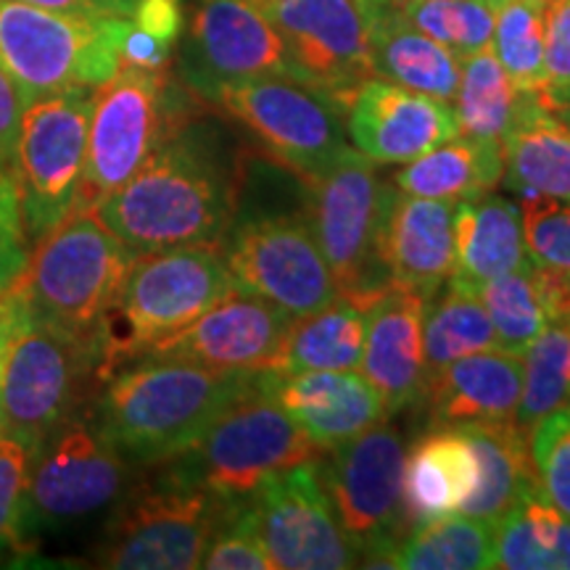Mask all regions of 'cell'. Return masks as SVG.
Segmentation results:
<instances>
[{"instance_id": "8", "label": "cell", "mask_w": 570, "mask_h": 570, "mask_svg": "<svg viewBox=\"0 0 570 570\" xmlns=\"http://www.w3.org/2000/svg\"><path fill=\"white\" fill-rule=\"evenodd\" d=\"M6 327L0 356V436L17 439L32 452L69 417L80 377L92 370V354L13 309L0 294Z\"/></svg>"}, {"instance_id": "55", "label": "cell", "mask_w": 570, "mask_h": 570, "mask_svg": "<svg viewBox=\"0 0 570 570\" xmlns=\"http://www.w3.org/2000/svg\"><path fill=\"white\" fill-rule=\"evenodd\" d=\"M3 344H6V341H3ZM3 344H0V356H3Z\"/></svg>"}, {"instance_id": "51", "label": "cell", "mask_w": 570, "mask_h": 570, "mask_svg": "<svg viewBox=\"0 0 570 570\" xmlns=\"http://www.w3.org/2000/svg\"><path fill=\"white\" fill-rule=\"evenodd\" d=\"M554 114H558V117L562 119V122H566V125L570 127V106H566V109H558Z\"/></svg>"}, {"instance_id": "44", "label": "cell", "mask_w": 570, "mask_h": 570, "mask_svg": "<svg viewBox=\"0 0 570 570\" xmlns=\"http://www.w3.org/2000/svg\"><path fill=\"white\" fill-rule=\"evenodd\" d=\"M35 452L21 441L0 436V547L19 541L21 504Z\"/></svg>"}, {"instance_id": "4", "label": "cell", "mask_w": 570, "mask_h": 570, "mask_svg": "<svg viewBox=\"0 0 570 570\" xmlns=\"http://www.w3.org/2000/svg\"><path fill=\"white\" fill-rule=\"evenodd\" d=\"M235 291L219 246L138 254L122 294L92 341V373L109 381Z\"/></svg>"}, {"instance_id": "22", "label": "cell", "mask_w": 570, "mask_h": 570, "mask_svg": "<svg viewBox=\"0 0 570 570\" xmlns=\"http://www.w3.org/2000/svg\"><path fill=\"white\" fill-rule=\"evenodd\" d=\"M259 383L323 452L360 436L386 417L377 391L365 375L352 370L259 373Z\"/></svg>"}, {"instance_id": "57", "label": "cell", "mask_w": 570, "mask_h": 570, "mask_svg": "<svg viewBox=\"0 0 570 570\" xmlns=\"http://www.w3.org/2000/svg\"><path fill=\"white\" fill-rule=\"evenodd\" d=\"M562 109H566V106H562Z\"/></svg>"}, {"instance_id": "25", "label": "cell", "mask_w": 570, "mask_h": 570, "mask_svg": "<svg viewBox=\"0 0 570 570\" xmlns=\"http://www.w3.org/2000/svg\"><path fill=\"white\" fill-rule=\"evenodd\" d=\"M479 483V458L458 425H431L407 452L402 510L407 529L460 512Z\"/></svg>"}, {"instance_id": "30", "label": "cell", "mask_w": 570, "mask_h": 570, "mask_svg": "<svg viewBox=\"0 0 570 570\" xmlns=\"http://www.w3.org/2000/svg\"><path fill=\"white\" fill-rule=\"evenodd\" d=\"M402 194L433 202H468L494 190L504 180L502 142L458 135L417 159L402 164L391 177Z\"/></svg>"}, {"instance_id": "18", "label": "cell", "mask_w": 570, "mask_h": 570, "mask_svg": "<svg viewBox=\"0 0 570 570\" xmlns=\"http://www.w3.org/2000/svg\"><path fill=\"white\" fill-rule=\"evenodd\" d=\"M180 75L198 98L212 101L227 82L291 77L281 35L254 0H194Z\"/></svg>"}, {"instance_id": "40", "label": "cell", "mask_w": 570, "mask_h": 570, "mask_svg": "<svg viewBox=\"0 0 570 570\" xmlns=\"http://www.w3.org/2000/svg\"><path fill=\"white\" fill-rule=\"evenodd\" d=\"M531 454L541 494L570 518V402L531 428Z\"/></svg>"}, {"instance_id": "12", "label": "cell", "mask_w": 570, "mask_h": 570, "mask_svg": "<svg viewBox=\"0 0 570 570\" xmlns=\"http://www.w3.org/2000/svg\"><path fill=\"white\" fill-rule=\"evenodd\" d=\"M404 452L399 428L381 420L331 449V462L320 465L333 510L365 568H389L391 552L410 531L402 510Z\"/></svg>"}, {"instance_id": "31", "label": "cell", "mask_w": 570, "mask_h": 570, "mask_svg": "<svg viewBox=\"0 0 570 570\" xmlns=\"http://www.w3.org/2000/svg\"><path fill=\"white\" fill-rule=\"evenodd\" d=\"M365 306L338 294L323 309L294 317L269 373L356 370L362 362V352H365Z\"/></svg>"}, {"instance_id": "2", "label": "cell", "mask_w": 570, "mask_h": 570, "mask_svg": "<svg viewBox=\"0 0 570 570\" xmlns=\"http://www.w3.org/2000/svg\"><path fill=\"white\" fill-rule=\"evenodd\" d=\"M254 377L146 356L106 381L96 423L125 460L159 465L194 449L219 412L254 386Z\"/></svg>"}, {"instance_id": "37", "label": "cell", "mask_w": 570, "mask_h": 570, "mask_svg": "<svg viewBox=\"0 0 570 570\" xmlns=\"http://www.w3.org/2000/svg\"><path fill=\"white\" fill-rule=\"evenodd\" d=\"M570 402V323H550L523 354V394L515 423L531 428Z\"/></svg>"}, {"instance_id": "19", "label": "cell", "mask_w": 570, "mask_h": 570, "mask_svg": "<svg viewBox=\"0 0 570 570\" xmlns=\"http://www.w3.org/2000/svg\"><path fill=\"white\" fill-rule=\"evenodd\" d=\"M291 323L294 317L275 304L235 291L146 356L196 362L219 373H269Z\"/></svg>"}, {"instance_id": "6", "label": "cell", "mask_w": 570, "mask_h": 570, "mask_svg": "<svg viewBox=\"0 0 570 570\" xmlns=\"http://www.w3.org/2000/svg\"><path fill=\"white\" fill-rule=\"evenodd\" d=\"M320 446L262 389L259 373L219 417L206 428L194 449L169 460V468L227 504L248 502L262 483L285 468L317 460Z\"/></svg>"}, {"instance_id": "16", "label": "cell", "mask_w": 570, "mask_h": 570, "mask_svg": "<svg viewBox=\"0 0 570 570\" xmlns=\"http://www.w3.org/2000/svg\"><path fill=\"white\" fill-rule=\"evenodd\" d=\"M256 6L281 35L291 77L346 111L354 92L375 77L365 6L360 0H262Z\"/></svg>"}, {"instance_id": "21", "label": "cell", "mask_w": 570, "mask_h": 570, "mask_svg": "<svg viewBox=\"0 0 570 570\" xmlns=\"http://www.w3.org/2000/svg\"><path fill=\"white\" fill-rule=\"evenodd\" d=\"M454 202L407 196L389 183L377 230V259L394 288H415L431 296L458 265Z\"/></svg>"}, {"instance_id": "20", "label": "cell", "mask_w": 570, "mask_h": 570, "mask_svg": "<svg viewBox=\"0 0 570 570\" xmlns=\"http://www.w3.org/2000/svg\"><path fill=\"white\" fill-rule=\"evenodd\" d=\"M346 135L375 164H407L458 138L452 104L370 77L346 106Z\"/></svg>"}, {"instance_id": "41", "label": "cell", "mask_w": 570, "mask_h": 570, "mask_svg": "<svg viewBox=\"0 0 570 570\" xmlns=\"http://www.w3.org/2000/svg\"><path fill=\"white\" fill-rule=\"evenodd\" d=\"M202 568L209 570H275L265 541L256 531L252 504H227L217 531L206 547Z\"/></svg>"}, {"instance_id": "26", "label": "cell", "mask_w": 570, "mask_h": 570, "mask_svg": "<svg viewBox=\"0 0 570 570\" xmlns=\"http://www.w3.org/2000/svg\"><path fill=\"white\" fill-rule=\"evenodd\" d=\"M454 248L458 265L446 283L468 294H479L483 285L499 275L529 267L531 256L523 238L520 204L497 196L494 190L458 202Z\"/></svg>"}, {"instance_id": "54", "label": "cell", "mask_w": 570, "mask_h": 570, "mask_svg": "<svg viewBox=\"0 0 570 570\" xmlns=\"http://www.w3.org/2000/svg\"><path fill=\"white\" fill-rule=\"evenodd\" d=\"M3 341H6V327L0 323V344H3Z\"/></svg>"}, {"instance_id": "33", "label": "cell", "mask_w": 570, "mask_h": 570, "mask_svg": "<svg viewBox=\"0 0 570 570\" xmlns=\"http://www.w3.org/2000/svg\"><path fill=\"white\" fill-rule=\"evenodd\" d=\"M399 570H487L494 568V525L462 512L428 520L404 533L389 558Z\"/></svg>"}, {"instance_id": "17", "label": "cell", "mask_w": 570, "mask_h": 570, "mask_svg": "<svg viewBox=\"0 0 570 570\" xmlns=\"http://www.w3.org/2000/svg\"><path fill=\"white\" fill-rule=\"evenodd\" d=\"M248 504L275 570L360 568V552L325 491L320 460L275 473Z\"/></svg>"}, {"instance_id": "3", "label": "cell", "mask_w": 570, "mask_h": 570, "mask_svg": "<svg viewBox=\"0 0 570 570\" xmlns=\"http://www.w3.org/2000/svg\"><path fill=\"white\" fill-rule=\"evenodd\" d=\"M138 259L90 206H77L35 244L21 275L3 296L35 323L53 327L85 348L122 294Z\"/></svg>"}, {"instance_id": "38", "label": "cell", "mask_w": 570, "mask_h": 570, "mask_svg": "<svg viewBox=\"0 0 570 570\" xmlns=\"http://www.w3.org/2000/svg\"><path fill=\"white\" fill-rule=\"evenodd\" d=\"M475 296L481 298L483 309L489 312L499 352L523 356L533 341L544 333V327L550 325L537 288H533L531 265L494 277Z\"/></svg>"}, {"instance_id": "1", "label": "cell", "mask_w": 570, "mask_h": 570, "mask_svg": "<svg viewBox=\"0 0 570 570\" xmlns=\"http://www.w3.org/2000/svg\"><path fill=\"white\" fill-rule=\"evenodd\" d=\"M238 180L212 140L180 127L125 185L104 196L96 217L135 254L223 246L235 225Z\"/></svg>"}, {"instance_id": "35", "label": "cell", "mask_w": 570, "mask_h": 570, "mask_svg": "<svg viewBox=\"0 0 570 570\" xmlns=\"http://www.w3.org/2000/svg\"><path fill=\"white\" fill-rule=\"evenodd\" d=\"M518 101L520 92L491 48L460 61V88L452 101L460 119V135L502 142Z\"/></svg>"}, {"instance_id": "36", "label": "cell", "mask_w": 570, "mask_h": 570, "mask_svg": "<svg viewBox=\"0 0 570 570\" xmlns=\"http://www.w3.org/2000/svg\"><path fill=\"white\" fill-rule=\"evenodd\" d=\"M491 51L518 92L544 88V0H497Z\"/></svg>"}, {"instance_id": "29", "label": "cell", "mask_w": 570, "mask_h": 570, "mask_svg": "<svg viewBox=\"0 0 570 570\" xmlns=\"http://www.w3.org/2000/svg\"><path fill=\"white\" fill-rule=\"evenodd\" d=\"M479 458V483L460 512L497 525L529 491L539 489L531 431L515 420L458 425Z\"/></svg>"}, {"instance_id": "47", "label": "cell", "mask_w": 570, "mask_h": 570, "mask_svg": "<svg viewBox=\"0 0 570 570\" xmlns=\"http://www.w3.org/2000/svg\"><path fill=\"white\" fill-rule=\"evenodd\" d=\"M531 281L550 323H570V273L531 262Z\"/></svg>"}, {"instance_id": "39", "label": "cell", "mask_w": 570, "mask_h": 570, "mask_svg": "<svg viewBox=\"0 0 570 570\" xmlns=\"http://www.w3.org/2000/svg\"><path fill=\"white\" fill-rule=\"evenodd\" d=\"M399 9L420 32L449 48L460 61L487 51L494 40L497 17L489 0H410Z\"/></svg>"}, {"instance_id": "52", "label": "cell", "mask_w": 570, "mask_h": 570, "mask_svg": "<svg viewBox=\"0 0 570 570\" xmlns=\"http://www.w3.org/2000/svg\"><path fill=\"white\" fill-rule=\"evenodd\" d=\"M362 6H375V3H386V0H360Z\"/></svg>"}, {"instance_id": "43", "label": "cell", "mask_w": 570, "mask_h": 570, "mask_svg": "<svg viewBox=\"0 0 570 570\" xmlns=\"http://www.w3.org/2000/svg\"><path fill=\"white\" fill-rule=\"evenodd\" d=\"M552 111L570 106V0H544V88Z\"/></svg>"}, {"instance_id": "56", "label": "cell", "mask_w": 570, "mask_h": 570, "mask_svg": "<svg viewBox=\"0 0 570 570\" xmlns=\"http://www.w3.org/2000/svg\"><path fill=\"white\" fill-rule=\"evenodd\" d=\"M254 3H262V0H254Z\"/></svg>"}, {"instance_id": "32", "label": "cell", "mask_w": 570, "mask_h": 570, "mask_svg": "<svg viewBox=\"0 0 570 570\" xmlns=\"http://www.w3.org/2000/svg\"><path fill=\"white\" fill-rule=\"evenodd\" d=\"M494 568L570 570V518L533 489L494 525Z\"/></svg>"}, {"instance_id": "14", "label": "cell", "mask_w": 570, "mask_h": 570, "mask_svg": "<svg viewBox=\"0 0 570 570\" xmlns=\"http://www.w3.org/2000/svg\"><path fill=\"white\" fill-rule=\"evenodd\" d=\"M125 481L127 462L96 417H67L35 452L21 525L59 529L96 515L117 502Z\"/></svg>"}, {"instance_id": "50", "label": "cell", "mask_w": 570, "mask_h": 570, "mask_svg": "<svg viewBox=\"0 0 570 570\" xmlns=\"http://www.w3.org/2000/svg\"><path fill=\"white\" fill-rule=\"evenodd\" d=\"M21 3L38 6V9L82 13V17H119L130 19L138 0H21Z\"/></svg>"}, {"instance_id": "13", "label": "cell", "mask_w": 570, "mask_h": 570, "mask_svg": "<svg viewBox=\"0 0 570 570\" xmlns=\"http://www.w3.org/2000/svg\"><path fill=\"white\" fill-rule=\"evenodd\" d=\"M212 104L244 125L275 161L309 180L346 148L344 109L294 77L227 82Z\"/></svg>"}, {"instance_id": "24", "label": "cell", "mask_w": 570, "mask_h": 570, "mask_svg": "<svg viewBox=\"0 0 570 570\" xmlns=\"http://www.w3.org/2000/svg\"><path fill=\"white\" fill-rule=\"evenodd\" d=\"M523 394V356L475 352L425 377L420 404L431 425H465L515 420Z\"/></svg>"}, {"instance_id": "53", "label": "cell", "mask_w": 570, "mask_h": 570, "mask_svg": "<svg viewBox=\"0 0 570 570\" xmlns=\"http://www.w3.org/2000/svg\"><path fill=\"white\" fill-rule=\"evenodd\" d=\"M389 3H396V6H402V3H410V0H389ZM489 3H491V6H494V3H497V0H489Z\"/></svg>"}, {"instance_id": "7", "label": "cell", "mask_w": 570, "mask_h": 570, "mask_svg": "<svg viewBox=\"0 0 570 570\" xmlns=\"http://www.w3.org/2000/svg\"><path fill=\"white\" fill-rule=\"evenodd\" d=\"M309 188V214L320 252L341 296L367 306L394 288L377 259V230L389 183L377 175V164L346 146L336 159L304 180Z\"/></svg>"}, {"instance_id": "5", "label": "cell", "mask_w": 570, "mask_h": 570, "mask_svg": "<svg viewBox=\"0 0 570 570\" xmlns=\"http://www.w3.org/2000/svg\"><path fill=\"white\" fill-rule=\"evenodd\" d=\"M127 19L82 17L0 0V67L27 106L69 88H101L122 67Z\"/></svg>"}, {"instance_id": "10", "label": "cell", "mask_w": 570, "mask_h": 570, "mask_svg": "<svg viewBox=\"0 0 570 570\" xmlns=\"http://www.w3.org/2000/svg\"><path fill=\"white\" fill-rule=\"evenodd\" d=\"M227 502L185 481L173 468L125 499L114 512L96 566L122 570H194Z\"/></svg>"}, {"instance_id": "11", "label": "cell", "mask_w": 570, "mask_h": 570, "mask_svg": "<svg viewBox=\"0 0 570 570\" xmlns=\"http://www.w3.org/2000/svg\"><path fill=\"white\" fill-rule=\"evenodd\" d=\"M96 88H69L27 106L9 173L32 244L46 238L80 198Z\"/></svg>"}, {"instance_id": "45", "label": "cell", "mask_w": 570, "mask_h": 570, "mask_svg": "<svg viewBox=\"0 0 570 570\" xmlns=\"http://www.w3.org/2000/svg\"><path fill=\"white\" fill-rule=\"evenodd\" d=\"M27 230L21 219V204L17 185L9 169L0 164V294L17 281L30 259Z\"/></svg>"}, {"instance_id": "34", "label": "cell", "mask_w": 570, "mask_h": 570, "mask_svg": "<svg viewBox=\"0 0 570 570\" xmlns=\"http://www.w3.org/2000/svg\"><path fill=\"white\" fill-rule=\"evenodd\" d=\"M491 348H497V333L479 296L446 283L428 296L423 315L425 377L460 356Z\"/></svg>"}, {"instance_id": "15", "label": "cell", "mask_w": 570, "mask_h": 570, "mask_svg": "<svg viewBox=\"0 0 570 570\" xmlns=\"http://www.w3.org/2000/svg\"><path fill=\"white\" fill-rule=\"evenodd\" d=\"M219 248L240 294L265 298L291 317L312 315L338 296L331 267L302 217L244 219L230 227Z\"/></svg>"}, {"instance_id": "42", "label": "cell", "mask_w": 570, "mask_h": 570, "mask_svg": "<svg viewBox=\"0 0 570 570\" xmlns=\"http://www.w3.org/2000/svg\"><path fill=\"white\" fill-rule=\"evenodd\" d=\"M520 217L531 262L570 273V204L525 194L520 196Z\"/></svg>"}, {"instance_id": "23", "label": "cell", "mask_w": 570, "mask_h": 570, "mask_svg": "<svg viewBox=\"0 0 570 570\" xmlns=\"http://www.w3.org/2000/svg\"><path fill=\"white\" fill-rule=\"evenodd\" d=\"M428 294L389 288L367 306L362 375L381 396L386 415L417 407L425 389L423 315Z\"/></svg>"}, {"instance_id": "27", "label": "cell", "mask_w": 570, "mask_h": 570, "mask_svg": "<svg viewBox=\"0 0 570 570\" xmlns=\"http://www.w3.org/2000/svg\"><path fill=\"white\" fill-rule=\"evenodd\" d=\"M375 77L452 104L460 88V59L417 30L394 3L365 6Z\"/></svg>"}, {"instance_id": "9", "label": "cell", "mask_w": 570, "mask_h": 570, "mask_svg": "<svg viewBox=\"0 0 570 570\" xmlns=\"http://www.w3.org/2000/svg\"><path fill=\"white\" fill-rule=\"evenodd\" d=\"M169 69L122 63L96 88L88 127V151L77 206H96L148 161L164 140L180 130ZM75 206V209H77Z\"/></svg>"}, {"instance_id": "46", "label": "cell", "mask_w": 570, "mask_h": 570, "mask_svg": "<svg viewBox=\"0 0 570 570\" xmlns=\"http://www.w3.org/2000/svg\"><path fill=\"white\" fill-rule=\"evenodd\" d=\"M130 21L142 32L175 48L185 27V6L183 0H138Z\"/></svg>"}, {"instance_id": "49", "label": "cell", "mask_w": 570, "mask_h": 570, "mask_svg": "<svg viewBox=\"0 0 570 570\" xmlns=\"http://www.w3.org/2000/svg\"><path fill=\"white\" fill-rule=\"evenodd\" d=\"M119 56H122V63L127 67L138 69H169V59H173V48L167 42L156 40L154 35L142 32L140 27H135L130 19H127L122 46H119Z\"/></svg>"}, {"instance_id": "48", "label": "cell", "mask_w": 570, "mask_h": 570, "mask_svg": "<svg viewBox=\"0 0 570 570\" xmlns=\"http://www.w3.org/2000/svg\"><path fill=\"white\" fill-rule=\"evenodd\" d=\"M27 101L11 80L9 71L0 67V164L6 169L11 167L13 151H17L21 119H24Z\"/></svg>"}, {"instance_id": "28", "label": "cell", "mask_w": 570, "mask_h": 570, "mask_svg": "<svg viewBox=\"0 0 570 570\" xmlns=\"http://www.w3.org/2000/svg\"><path fill=\"white\" fill-rule=\"evenodd\" d=\"M502 151L510 190L570 204V127L539 96L520 92Z\"/></svg>"}]
</instances>
